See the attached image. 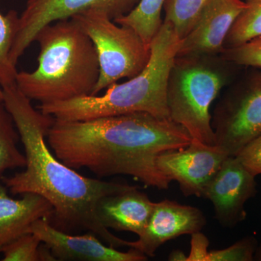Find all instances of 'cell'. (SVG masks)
I'll use <instances>...</instances> for the list:
<instances>
[{
	"instance_id": "1",
	"label": "cell",
	"mask_w": 261,
	"mask_h": 261,
	"mask_svg": "<svg viewBox=\"0 0 261 261\" xmlns=\"http://www.w3.org/2000/svg\"><path fill=\"white\" fill-rule=\"evenodd\" d=\"M3 89V102L14 121L27 159L23 171L2 178L10 193L36 194L49 201L54 208L51 224L58 229L87 231L109 246L127 247L128 241L115 236L102 224L97 207L103 197L132 186L86 177L66 166L46 143L56 119L34 108L16 84Z\"/></svg>"
},
{
	"instance_id": "2",
	"label": "cell",
	"mask_w": 261,
	"mask_h": 261,
	"mask_svg": "<svg viewBox=\"0 0 261 261\" xmlns=\"http://www.w3.org/2000/svg\"><path fill=\"white\" fill-rule=\"evenodd\" d=\"M48 145L73 169L87 168L99 177L128 175L159 190L171 181L156 165L160 154L185 148L192 138L181 125L147 113L100 117L87 121L56 120Z\"/></svg>"
},
{
	"instance_id": "3",
	"label": "cell",
	"mask_w": 261,
	"mask_h": 261,
	"mask_svg": "<svg viewBox=\"0 0 261 261\" xmlns=\"http://www.w3.org/2000/svg\"><path fill=\"white\" fill-rule=\"evenodd\" d=\"M37 68L18 72L17 87L32 100L47 104L93 94L99 76L94 43L72 18L43 27L36 37Z\"/></svg>"
},
{
	"instance_id": "4",
	"label": "cell",
	"mask_w": 261,
	"mask_h": 261,
	"mask_svg": "<svg viewBox=\"0 0 261 261\" xmlns=\"http://www.w3.org/2000/svg\"><path fill=\"white\" fill-rule=\"evenodd\" d=\"M180 39L171 23L163 21L151 42L148 63L138 75L124 83L111 84L102 95L40 104L38 109L60 121H87L137 112L170 119L166 92Z\"/></svg>"
},
{
	"instance_id": "5",
	"label": "cell",
	"mask_w": 261,
	"mask_h": 261,
	"mask_svg": "<svg viewBox=\"0 0 261 261\" xmlns=\"http://www.w3.org/2000/svg\"><path fill=\"white\" fill-rule=\"evenodd\" d=\"M204 57H176L166 99L171 121L183 126L192 140L215 145L210 108L224 85L225 77Z\"/></svg>"
},
{
	"instance_id": "6",
	"label": "cell",
	"mask_w": 261,
	"mask_h": 261,
	"mask_svg": "<svg viewBox=\"0 0 261 261\" xmlns=\"http://www.w3.org/2000/svg\"><path fill=\"white\" fill-rule=\"evenodd\" d=\"M94 43L99 76L92 95L123 78L138 75L150 58L147 45L133 29L115 23L106 12L89 10L71 18Z\"/></svg>"
},
{
	"instance_id": "7",
	"label": "cell",
	"mask_w": 261,
	"mask_h": 261,
	"mask_svg": "<svg viewBox=\"0 0 261 261\" xmlns=\"http://www.w3.org/2000/svg\"><path fill=\"white\" fill-rule=\"evenodd\" d=\"M213 128L215 145L231 157L261 135V72L247 77L220 105Z\"/></svg>"
},
{
	"instance_id": "8",
	"label": "cell",
	"mask_w": 261,
	"mask_h": 261,
	"mask_svg": "<svg viewBox=\"0 0 261 261\" xmlns=\"http://www.w3.org/2000/svg\"><path fill=\"white\" fill-rule=\"evenodd\" d=\"M138 0H27L19 15L10 50V60L16 66L29 46L35 42L39 31L58 20L71 18L89 10L106 12L114 19L130 11Z\"/></svg>"
},
{
	"instance_id": "9",
	"label": "cell",
	"mask_w": 261,
	"mask_h": 261,
	"mask_svg": "<svg viewBox=\"0 0 261 261\" xmlns=\"http://www.w3.org/2000/svg\"><path fill=\"white\" fill-rule=\"evenodd\" d=\"M227 157L217 146L192 140L185 148L160 154L156 165L170 181L178 182L184 195L202 197L206 187Z\"/></svg>"
},
{
	"instance_id": "10",
	"label": "cell",
	"mask_w": 261,
	"mask_h": 261,
	"mask_svg": "<svg viewBox=\"0 0 261 261\" xmlns=\"http://www.w3.org/2000/svg\"><path fill=\"white\" fill-rule=\"evenodd\" d=\"M257 192L255 176L236 157L228 156L206 187L202 197L212 202L219 224L224 227L233 228L246 219L245 204Z\"/></svg>"
},
{
	"instance_id": "11",
	"label": "cell",
	"mask_w": 261,
	"mask_h": 261,
	"mask_svg": "<svg viewBox=\"0 0 261 261\" xmlns=\"http://www.w3.org/2000/svg\"><path fill=\"white\" fill-rule=\"evenodd\" d=\"M29 232L37 235L58 260L144 261L147 255L135 249L121 252L103 243L92 233L73 235L62 231L44 218L33 223Z\"/></svg>"
},
{
	"instance_id": "12",
	"label": "cell",
	"mask_w": 261,
	"mask_h": 261,
	"mask_svg": "<svg viewBox=\"0 0 261 261\" xmlns=\"http://www.w3.org/2000/svg\"><path fill=\"white\" fill-rule=\"evenodd\" d=\"M205 224V216L197 207L169 200L154 202L145 229L138 236V240L128 241L127 247L147 257H153L159 247L166 242L182 235L200 232Z\"/></svg>"
},
{
	"instance_id": "13",
	"label": "cell",
	"mask_w": 261,
	"mask_h": 261,
	"mask_svg": "<svg viewBox=\"0 0 261 261\" xmlns=\"http://www.w3.org/2000/svg\"><path fill=\"white\" fill-rule=\"evenodd\" d=\"M245 7L242 0H210L193 28L180 39L176 57L221 53L230 29Z\"/></svg>"
},
{
	"instance_id": "14",
	"label": "cell",
	"mask_w": 261,
	"mask_h": 261,
	"mask_svg": "<svg viewBox=\"0 0 261 261\" xmlns=\"http://www.w3.org/2000/svg\"><path fill=\"white\" fill-rule=\"evenodd\" d=\"M154 202L132 186L128 190L106 196L98 202V217L106 228L130 231L140 236L153 210Z\"/></svg>"
},
{
	"instance_id": "15",
	"label": "cell",
	"mask_w": 261,
	"mask_h": 261,
	"mask_svg": "<svg viewBox=\"0 0 261 261\" xmlns=\"http://www.w3.org/2000/svg\"><path fill=\"white\" fill-rule=\"evenodd\" d=\"M53 214V206L42 196L27 193L13 199L8 195V188L0 184V245L29 232L37 220L47 218L50 221Z\"/></svg>"
},
{
	"instance_id": "16",
	"label": "cell",
	"mask_w": 261,
	"mask_h": 261,
	"mask_svg": "<svg viewBox=\"0 0 261 261\" xmlns=\"http://www.w3.org/2000/svg\"><path fill=\"white\" fill-rule=\"evenodd\" d=\"M166 0H140L126 14L113 19L115 23L133 29L150 46L163 22L161 12Z\"/></svg>"
},
{
	"instance_id": "17",
	"label": "cell",
	"mask_w": 261,
	"mask_h": 261,
	"mask_svg": "<svg viewBox=\"0 0 261 261\" xmlns=\"http://www.w3.org/2000/svg\"><path fill=\"white\" fill-rule=\"evenodd\" d=\"M20 136L11 115L0 100V180L7 170L25 168V154L18 149Z\"/></svg>"
},
{
	"instance_id": "18",
	"label": "cell",
	"mask_w": 261,
	"mask_h": 261,
	"mask_svg": "<svg viewBox=\"0 0 261 261\" xmlns=\"http://www.w3.org/2000/svg\"><path fill=\"white\" fill-rule=\"evenodd\" d=\"M19 15L10 10L6 15L0 13V87L2 88L15 85L18 74L16 66L10 60Z\"/></svg>"
},
{
	"instance_id": "19",
	"label": "cell",
	"mask_w": 261,
	"mask_h": 261,
	"mask_svg": "<svg viewBox=\"0 0 261 261\" xmlns=\"http://www.w3.org/2000/svg\"><path fill=\"white\" fill-rule=\"evenodd\" d=\"M245 7L226 37V48L237 47L261 36V0H245Z\"/></svg>"
},
{
	"instance_id": "20",
	"label": "cell",
	"mask_w": 261,
	"mask_h": 261,
	"mask_svg": "<svg viewBox=\"0 0 261 261\" xmlns=\"http://www.w3.org/2000/svg\"><path fill=\"white\" fill-rule=\"evenodd\" d=\"M210 0H166L164 21L169 22L180 39L191 31L201 12Z\"/></svg>"
},
{
	"instance_id": "21",
	"label": "cell",
	"mask_w": 261,
	"mask_h": 261,
	"mask_svg": "<svg viewBox=\"0 0 261 261\" xmlns=\"http://www.w3.org/2000/svg\"><path fill=\"white\" fill-rule=\"evenodd\" d=\"M42 242L37 235L27 232L3 245V261H39Z\"/></svg>"
},
{
	"instance_id": "22",
	"label": "cell",
	"mask_w": 261,
	"mask_h": 261,
	"mask_svg": "<svg viewBox=\"0 0 261 261\" xmlns=\"http://www.w3.org/2000/svg\"><path fill=\"white\" fill-rule=\"evenodd\" d=\"M256 239L245 237L227 248L208 252L205 261H252L257 249Z\"/></svg>"
},
{
	"instance_id": "23",
	"label": "cell",
	"mask_w": 261,
	"mask_h": 261,
	"mask_svg": "<svg viewBox=\"0 0 261 261\" xmlns=\"http://www.w3.org/2000/svg\"><path fill=\"white\" fill-rule=\"evenodd\" d=\"M225 59L239 65L261 68V36L237 47L224 48Z\"/></svg>"
},
{
	"instance_id": "24",
	"label": "cell",
	"mask_w": 261,
	"mask_h": 261,
	"mask_svg": "<svg viewBox=\"0 0 261 261\" xmlns=\"http://www.w3.org/2000/svg\"><path fill=\"white\" fill-rule=\"evenodd\" d=\"M235 157L252 176L261 174V135L245 145Z\"/></svg>"
},
{
	"instance_id": "25",
	"label": "cell",
	"mask_w": 261,
	"mask_h": 261,
	"mask_svg": "<svg viewBox=\"0 0 261 261\" xmlns=\"http://www.w3.org/2000/svg\"><path fill=\"white\" fill-rule=\"evenodd\" d=\"M191 251L190 255L187 256V260L205 261L207 257V248L209 245L208 240L200 232L192 234Z\"/></svg>"
},
{
	"instance_id": "26",
	"label": "cell",
	"mask_w": 261,
	"mask_h": 261,
	"mask_svg": "<svg viewBox=\"0 0 261 261\" xmlns=\"http://www.w3.org/2000/svg\"><path fill=\"white\" fill-rule=\"evenodd\" d=\"M186 255L183 252L174 251L171 254L169 257L170 260H187Z\"/></svg>"
},
{
	"instance_id": "27",
	"label": "cell",
	"mask_w": 261,
	"mask_h": 261,
	"mask_svg": "<svg viewBox=\"0 0 261 261\" xmlns=\"http://www.w3.org/2000/svg\"><path fill=\"white\" fill-rule=\"evenodd\" d=\"M255 260H261V245L257 247L256 252H255Z\"/></svg>"
},
{
	"instance_id": "28",
	"label": "cell",
	"mask_w": 261,
	"mask_h": 261,
	"mask_svg": "<svg viewBox=\"0 0 261 261\" xmlns=\"http://www.w3.org/2000/svg\"><path fill=\"white\" fill-rule=\"evenodd\" d=\"M0 100L3 101V89L0 87Z\"/></svg>"
},
{
	"instance_id": "29",
	"label": "cell",
	"mask_w": 261,
	"mask_h": 261,
	"mask_svg": "<svg viewBox=\"0 0 261 261\" xmlns=\"http://www.w3.org/2000/svg\"><path fill=\"white\" fill-rule=\"evenodd\" d=\"M2 248H3V246H2V245H0V253H2Z\"/></svg>"
}]
</instances>
